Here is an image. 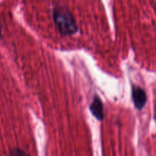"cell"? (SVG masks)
I'll use <instances>...</instances> for the list:
<instances>
[{"label":"cell","instance_id":"3","mask_svg":"<svg viewBox=\"0 0 156 156\" xmlns=\"http://www.w3.org/2000/svg\"><path fill=\"white\" fill-rule=\"evenodd\" d=\"M90 110L93 115L99 120H101L104 118L103 104H102L101 100L98 96L94 97V100L90 106Z\"/></svg>","mask_w":156,"mask_h":156},{"label":"cell","instance_id":"1","mask_svg":"<svg viewBox=\"0 0 156 156\" xmlns=\"http://www.w3.org/2000/svg\"><path fill=\"white\" fill-rule=\"evenodd\" d=\"M53 15L55 24L62 34L69 35L77 32L76 21L68 9L62 6H56L53 9Z\"/></svg>","mask_w":156,"mask_h":156},{"label":"cell","instance_id":"5","mask_svg":"<svg viewBox=\"0 0 156 156\" xmlns=\"http://www.w3.org/2000/svg\"><path fill=\"white\" fill-rule=\"evenodd\" d=\"M1 34H2V33H1V27H0V38H1Z\"/></svg>","mask_w":156,"mask_h":156},{"label":"cell","instance_id":"4","mask_svg":"<svg viewBox=\"0 0 156 156\" xmlns=\"http://www.w3.org/2000/svg\"><path fill=\"white\" fill-rule=\"evenodd\" d=\"M9 156H29L24 151L20 149H14L11 151Z\"/></svg>","mask_w":156,"mask_h":156},{"label":"cell","instance_id":"2","mask_svg":"<svg viewBox=\"0 0 156 156\" xmlns=\"http://www.w3.org/2000/svg\"><path fill=\"white\" fill-rule=\"evenodd\" d=\"M132 94L133 100L135 106L136 107L137 109H143V108L146 105V100H147L146 94L144 90L138 86H133V87Z\"/></svg>","mask_w":156,"mask_h":156}]
</instances>
